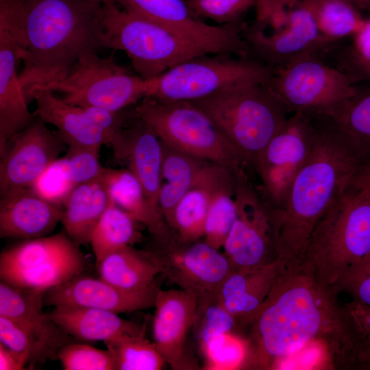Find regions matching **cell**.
Listing matches in <instances>:
<instances>
[{"instance_id":"obj_15","label":"cell","mask_w":370,"mask_h":370,"mask_svg":"<svg viewBox=\"0 0 370 370\" xmlns=\"http://www.w3.org/2000/svg\"><path fill=\"white\" fill-rule=\"evenodd\" d=\"M160 273L197 304L218 299L223 282L232 271L224 254L205 241L183 242L175 236L147 250Z\"/></svg>"},{"instance_id":"obj_1","label":"cell","mask_w":370,"mask_h":370,"mask_svg":"<svg viewBox=\"0 0 370 370\" xmlns=\"http://www.w3.org/2000/svg\"><path fill=\"white\" fill-rule=\"evenodd\" d=\"M311 115L314 136L309 155L284 206L276 212L278 257L288 265L304 260L314 227L352 186L364 164L331 118Z\"/></svg>"},{"instance_id":"obj_33","label":"cell","mask_w":370,"mask_h":370,"mask_svg":"<svg viewBox=\"0 0 370 370\" xmlns=\"http://www.w3.org/2000/svg\"><path fill=\"white\" fill-rule=\"evenodd\" d=\"M236 176L234 171L219 166L214 180L204 225V241L219 249L236 221L237 215Z\"/></svg>"},{"instance_id":"obj_49","label":"cell","mask_w":370,"mask_h":370,"mask_svg":"<svg viewBox=\"0 0 370 370\" xmlns=\"http://www.w3.org/2000/svg\"><path fill=\"white\" fill-rule=\"evenodd\" d=\"M95 3L99 4V5H105L111 3H115L114 0H89Z\"/></svg>"},{"instance_id":"obj_47","label":"cell","mask_w":370,"mask_h":370,"mask_svg":"<svg viewBox=\"0 0 370 370\" xmlns=\"http://www.w3.org/2000/svg\"><path fill=\"white\" fill-rule=\"evenodd\" d=\"M360 11L370 12V0H349Z\"/></svg>"},{"instance_id":"obj_26","label":"cell","mask_w":370,"mask_h":370,"mask_svg":"<svg viewBox=\"0 0 370 370\" xmlns=\"http://www.w3.org/2000/svg\"><path fill=\"white\" fill-rule=\"evenodd\" d=\"M99 179L111 200L145 225L154 243H166L175 236L161 211L149 202L140 183L129 169L104 167Z\"/></svg>"},{"instance_id":"obj_38","label":"cell","mask_w":370,"mask_h":370,"mask_svg":"<svg viewBox=\"0 0 370 370\" xmlns=\"http://www.w3.org/2000/svg\"><path fill=\"white\" fill-rule=\"evenodd\" d=\"M57 358L64 370H116L114 358L108 349H100L79 342L62 347Z\"/></svg>"},{"instance_id":"obj_13","label":"cell","mask_w":370,"mask_h":370,"mask_svg":"<svg viewBox=\"0 0 370 370\" xmlns=\"http://www.w3.org/2000/svg\"><path fill=\"white\" fill-rule=\"evenodd\" d=\"M235 176L237 215L223 254L232 271L251 270L278 258L275 209L252 186L243 169Z\"/></svg>"},{"instance_id":"obj_25","label":"cell","mask_w":370,"mask_h":370,"mask_svg":"<svg viewBox=\"0 0 370 370\" xmlns=\"http://www.w3.org/2000/svg\"><path fill=\"white\" fill-rule=\"evenodd\" d=\"M281 259L263 267L232 271L223 282L219 303L235 318L237 324L251 323L283 269Z\"/></svg>"},{"instance_id":"obj_46","label":"cell","mask_w":370,"mask_h":370,"mask_svg":"<svg viewBox=\"0 0 370 370\" xmlns=\"http://www.w3.org/2000/svg\"><path fill=\"white\" fill-rule=\"evenodd\" d=\"M352 186L362 188L370 191V177L361 175L357 173Z\"/></svg>"},{"instance_id":"obj_12","label":"cell","mask_w":370,"mask_h":370,"mask_svg":"<svg viewBox=\"0 0 370 370\" xmlns=\"http://www.w3.org/2000/svg\"><path fill=\"white\" fill-rule=\"evenodd\" d=\"M288 113L327 115L352 96L356 84L319 55L301 56L266 83Z\"/></svg>"},{"instance_id":"obj_37","label":"cell","mask_w":370,"mask_h":370,"mask_svg":"<svg viewBox=\"0 0 370 370\" xmlns=\"http://www.w3.org/2000/svg\"><path fill=\"white\" fill-rule=\"evenodd\" d=\"M237 325L235 318L217 299L197 304L192 330L201 350L217 336L235 332Z\"/></svg>"},{"instance_id":"obj_45","label":"cell","mask_w":370,"mask_h":370,"mask_svg":"<svg viewBox=\"0 0 370 370\" xmlns=\"http://www.w3.org/2000/svg\"><path fill=\"white\" fill-rule=\"evenodd\" d=\"M354 312L359 329L367 337L370 344V308L358 303Z\"/></svg>"},{"instance_id":"obj_17","label":"cell","mask_w":370,"mask_h":370,"mask_svg":"<svg viewBox=\"0 0 370 370\" xmlns=\"http://www.w3.org/2000/svg\"><path fill=\"white\" fill-rule=\"evenodd\" d=\"M122 9L157 23L208 53L248 57L242 36L245 23L211 25L190 10L186 0H114Z\"/></svg>"},{"instance_id":"obj_20","label":"cell","mask_w":370,"mask_h":370,"mask_svg":"<svg viewBox=\"0 0 370 370\" xmlns=\"http://www.w3.org/2000/svg\"><path fill=\"white\" fill-rule=\"evenodd\" d=\"M160 286L156 282L147 289L130 291L115 286L101 278L82 273L48 289L44 306L97 308L116 314L132 312L154 306Z\"/></svg>"},{"instance_id":"obj_29","label":"cell","mask_w":370,"mask_h":370,"mask_svg":"<svg viewBox=\"0 0 370 370\" xmlns=\"http://www.w3.org/2000/svg\"><path fill=\"white\" fill-rule=\"evenodd\" d=\"M219 164L207 162L196 182L176 205L170 227L183 242L204 236V225Z\"/></svg>"},{"instance_id":"obj_44","label":"cell","mask_w":370,"mask_h":370,"mask_svg":"<svg viewBox=\"0 0 370 370\" xmlns=\"http://www.w3.org/2000/svg\"><path fill=\"white\" fill-rule=\"evenodd\" d=\"M26 365H27V362L20 354L0 342L1 370L27 369Z\"/></svg>"},{"instance_id":"obj_23","label":"cell","mask_w":370,"mask_h":370,"mask_svg":"<svg viewBox=\"0 0 370 370\" xmlns=\"http://www.w3.org/2000/svg\"><path fill=\"white\" fill-rule=\"evenodd\" d=\"M122 142L119 161L127 163L140 183L149 202L160 210L158 195L162 143L153 129L137 116L134 108L123 127Z\"/></svg>"},{"instance_id":"obj_34","label":"cell","mask_w":370,"mask_h":370,"mask_svg":"<svg viewBox=\"0 0 370 370\" xmlns=\"http://www.w3.org/2000/svg\"><path fill=\"white\" fill-rule=\"evenodd\" d=\"M137 221L126 211L111 201L95 227L90 237L97 265L116 249L140 241L141 234Z\"/></svg>"},{"instance_id":"obj_14","label":"cell","mask_w":370,"mask_h":370,"mask_svg":"<svg viewBox=\"0 0 370 370\" xmlns=\"http://www.w3.org/2000/svg\"><path fill=\"white\" fill-rule=\"evenodd\" d=\"M27 46L23 0H0V154L36 117L28 110L17 71Z\"/></svg>"},{"instance_id":"obj_41","label":"cell","mask_w":370,"mask_h":370,"mask_svg":"<svg viewBox=\"0 0 370 370\" xmlns=\"http://www.w3.org/2000/svg\"><path fill=\"white\" fill-rule=\"evenodd\" d=\"M99 151L93 149L68 147L62 160L71 183L77 186L98 179L103 170Z\"/></svg>"},{"instance_id":"obj_7","label":"cell","mask_w":370,"mask_h":370,"mask_svg":"<svg viewBox=\"0 0 370 370\" xmlns=\"http://www.w3.org/2000/svg\"><path fill=\"white\" fill-rule=\"evenodd\" d=\"M134 110L167 145L234 171L247 164L216 123L190 101L145 97Z\"/></svg>"},{"instance_id":"obj_18","label":"cell","mask_w":370,"mask_h":370,"mask_svg":"<svg viewBox=\"0 0 370 370\" xmlns=\"http://www.w3.org/2000/svg\"><path fill=\"white\" fill-rule=\"evenodd\" d=\"M42 119L34 120L8 141L0 155V193L31 188L67 146Z\"/></svg>"},{"instance_id":"obj_30","label":"cell","mask_w":370,"mask_h":370,"mask_svg":"<svg viewBox=\"0 0 370 370\" xmlns=\"http://www.w3.org/2000/svg\"><path fill=\"white\" fill-rule=\"evenodd\" d=\"M97 267L100 278L130 291L147 289L157 282L156 276L161 273L147 250H138L132 245L110 254Z\"/></svg>"},{"instance_id":"obj_5","label":"cell","mask_w":370,"mask_h":370,"mask_svg":"<svg viewBox=\"0 0 370 370\" xmlns=\"http://www.w3.org/2000/svg\"><path fill=\"white\" fill-rule=\"evenodd\" d=\"M204 111L254 166L288 112L266 83L227 87L190 101Z\"/></svg>"},{"instance_id":"obj_27","label":"cell","mask_w":370,"mask_h":370,"mask_svg":"<svg viewBox=\"0 0 370 370\" xmlns=\"http://www.w3.org/2000/svg\"><path fill=\"white\" fill-rule=\"evenodd\" d=\"M47 315L78 341L105 342L119 335H138L146 330L145 324L140 325L114 312L97 308L55 306Z\"/></svg>"},{"instance_id":"obj_8","label":"cell","mask_w":370,"mask_h":370,"mask_svg":"<svg viewBox=\"0 0 370 370\" xmlns=\"http://www.w3.org/2000/svg\"><path fill=\"white\" fill-rule=\"evenodd\" d=\"M106 48L123 51L136 73L154 79L179 63L208 53L176 33L152 21L130 13L116 3L102 5Z\"/></svg>"},{"instance_id":"obj_19","label":"cell","mask_w":370,"mask_h":370,"mask_svg":"<svg viewBox=\"0 0 370 370\" xmlns=\"http://www.w3.org/2000/svg\"><path fill=\"white\" fill-rule=\"evenodd\" d=\"M153 307L154 343L166 363L175 370L199 369L187 348L196 315V297L181 288L160 289Z\"/></svg>"},{"instance_id":"obj_28","label":"cell","mask_w":370,"mask_h":370,"mask_svg":"<svg viewBox=\"0 0 370 370\" xmlns=\"http://www.w3.org/2000/svg\"><path fill=\"white\" fill-rule=\"evenodd\" d=\"M111 201L99 178L81 184L72 190L64 203L60 223L77 245H90L91 234Z\"/></svg>"},{"instance_id":"obj_31","label":"cell","mask_w":370,"mask_h":370,"mask_svg":"<svg viewBox=\"0 0 370 370\" xmlns=\"http://www.w3.org/2000/svg\"><path fill=\"white\" fill-rule=\"evenodd\" d=\"M162 149L158 205L170 226L176 205L195 184L204 166L208 162L193 157L164 143Z\"/></svg>"},{"instance_id":"obj_9","label":"cell","mask_w":370,"mask_h":370,"mask_svg":"<svg viewBox=\"0 0 370 370\" xmlns=\"http://www.w3.org/2000/svg\"><path fill=\"white\" fill-rule=\"evenodd\" d=\"M275 70L249 57L204 53L183 61L149 79L147 97L192 101L227 87L267 83Z\"/></svg>"},{"instance_id":"obj_43","label":"cell","mask_w":370,"mask_h":370,"mask_svg":"<svg viewBox=\"0 0 370 370\" xmlns=\"http://www.w3.org/2000/svg\"><path fill=\"white\" fill-rule=\"evenodd\" d=\"M343 279L358 301L370 308V255L350 269Z\"/></svg>"},{"instance_id":"obj_36","label":"cell","mask_w":370,"mask_h":370,"mask_svg":"<svg viewBox=\"0 0 370 370\" xmlns=\"http://www.w3.org/2000/svg\"><path fill=\"white\" fill-rule=\"evenodd\" d=\"M104 343L114 358L116 370H160L166 364L145 332L119 335Z\"/></svg>"},{"instance_id":"obj_42","label":"cell","mask_w":370,"mask_h":370,"mask_svg":"<svg viewBox=\"0 0 370 370\" xmlns=\"http://www.w3.org/2000/svg\"><path fill=\"white\" fill-rule=\"evenodd\" d=\"M192 12L199 18H210L221 24L241 21L242 15L256 0H186Z\"/></svg>"},{"instance_id":"obj_21","label":"cell","mask_w":370,"mask_h":370,"mask_svg":"<svg viewBox=\"0 0 370 370\" xmlns=\"http://www.w3.org/2000/svg\"><path fill=\"white\" fill-rule=\"evenodd\" d=\"M0 342L20 354L29 369L56 360L63 346L78 342L47 315L38 313L20 319L0 316Z\"/></svg>"},{"instance_id":"obj_32","label":"cell","mask_w":370,"mask_h":370,"mask_svg":"<svg viewBox=\"0 0 370 370\" xmlns=\"http://www.w3.org/2000/svg\"><path fill=\"white\" fill-rule=\"evenodd\" d=\"M356 84L354 94L327 115L340 127L357 155L370 162V84Z\"/></svg>"},{"instance_id":"obj_6","label":"cell","mask_w":370,"mask_h":370,"mask_svg":"<svg viewBox=\"0 0 370 370\" xmlns=\"http://www.w3.org/2000/svg\"><path fill=\"white\" fill-rule=\"evenodd\" d=\"M256 17L242 36L249 57L275 71L295 59L325 57L338 42L324 37L301 0H256Z\"/></svg>"},{"instance_id":"obj_39","label":"cell","mask_w":370,"mask_h":370,"mask_svg":"<svg viewBox=\"0 0 370 370\" xmlns=\"http://www.w3.org/2000/svg\"><path fill=\"white\" fill-rule=\"evenodd\" d=\"M206 369H232L238 367L245 355L243 346L234 331L213 338L201 349Z\"/></svg>"},{"instance_id":"obj_16","label":"cell","mask_w":370,"mask_h":370,"mask_svg":"<svg viewBox=\"0 0 370 370\" xmlns=\"http://www.w3.org/2000/svg\"><path fill=\"white\" fill-rule=\"evenodd\" d=\"M313 136L312 115L294 112L254 165L262 182L260 194L278 211L284 206L291 185L309 155Z\"/></svg>"},{"instance_id":"obj_22","label":"cell","mask_w":370,"mask_h":370,"mask_svg":"<svg viewBox=\"0 0 370 370\" xmlns=\"http://www.w3.org/2000/svg\"><path fill=\"white\" fill-rule=\"evenodd\" d=\"M0 237L23 240L48 236L63 210L47 201L31 188L18 187L0 193Z\"/></svg>"},{"instance_id":"obj_48","label":"cell","mask_w":370,"mask_h":370,"mask_svg":"<svg viewBox=\"0 0 370 370\" xmlns=\"http://www.w3.org/2000/svg\"><path fill=\"white\" fill-rule=\"evenodd\" d=\"M358 173L364 176L370 177V162L362 164Z\"/></svg>"},{"instance_id":"obj_11","label":"cell","mask_w":370,"mask_h":370,"mask_svg":"<svg viewBox=\"0 0 370 370\" xmlns=\"http://www.w3.org/2000/svg\"><path fill=\"white\" fill-rule=\"evenodd\" d=\"M32 88L61 93L62 99L71 105L119 112L147 97L149 84L112 58H100L94 52L80 58L64 79Z\"/></svg>"},{"instance_id":"obj_3","label":"cell","mask_w":370,"mask_h":370,"mask_svg":"<svg viewBox=\"0 0 370 370\" xmlns=\"http://www.w3.org/2000/svg\"><path fill=\"white\" fill-rule=\"evenodd\" d=\"M288 267L280 272L250 323L253 358L265 366L301 349L325 321L312 271L308 275L295 264Z\"/></svg>"},{"instance_id":"obj_24","label":"cell","mask_w":370,"mask_h":370,"mask_svg":"<svg viewBox=\"0 0 370 370\" xmlns=\"http://www.w3.org/2000/svg\"><path fill=\"white\" fill-rule=\"evenodd\" d=\"M26 97L36 101L34 115L54 125L57 135L67 147L100 151L102 145L108 146L103 132L82 107L67 103L54 92L38 88H32Z\"/></svg>"},{"instance_id":"obj_35","label":"cell","mask_w":370,"mask_h":370,"mask_svg":"<svg viewBox=\"0 0 370 370\" xmlns=\"http://www.w3.org/2000/svg\"><path fill=\"white\" fill-rule=\"evenodd\" d=\"M321 34L333 42L353 36L365 18L349 0H301Z\"/></svg>"},{"instance_id":"obj_4","label":"cell","mask_w":370,"mask_h":370,"mask_svg":"<svg viewBox=\"0 0 370 370\" xmlns=\"http://www.w3.org/2000/svg\"><path fill=\"white\" fill-rule=\"evenodd\" d=\"M370 255V191L351 186L314 227L304 260L321 284L342 280Z\"/></svg>"},{"instance_id":"obj_40","label":"cell","mask_w":370,"mask_h":370,"mask_svg":"<svg viewBox=\"0 0 370 370\" xmlns=\"http://www.w3.org/2000/svg\"><path fill=\"white\" fill-rule=\"evenodd\" d=\"M75 188L61 158L55 160L31 187L39 196L60 208Z\"/></svg>"},{"instance_id":"obj_10","label":"cell","mask_w":370,"mask_h":370,"mask_svg":"<svg viewBox=\"0 0 370 370\" xmlns=\"http://www.w3.org/2000/svg\"><path fill=\"white\" fill-rule=\"evenodd\" d=\"M86 267L79 247L62 232L23 240L0 254L1 281L27 291L46 292Z\"/></svg>"},{"instance_id":"obj_2","label":"cell","mask_w":370,"mask_h":370,"mask_svg":"<svg viewBox=\"0 0 370 370\" xmlns=\"http://www.w3.org/2000/svg\"><path fill=\"white\" fill-rule=\"evenodd\" d=\"M23 3L27 46L19 81L25 97L34 86L66 78L83 56L106 48L102 5L89 0Z\"/></svg>"}]
</instances>
